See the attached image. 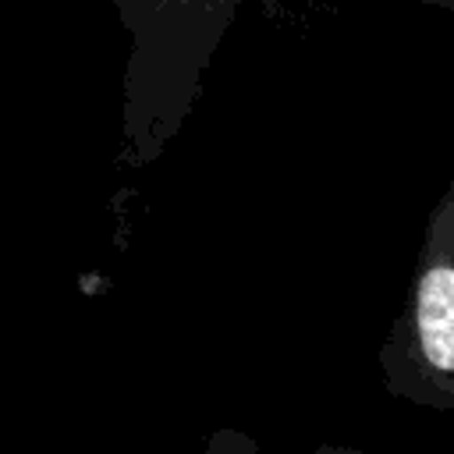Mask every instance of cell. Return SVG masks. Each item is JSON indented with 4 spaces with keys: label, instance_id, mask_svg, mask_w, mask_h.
Masks as SVG:
<instances>
[{
    "label": "cell",
    "instance_id": "obj_1",
    "mask_svg": "<svg viewBox=\"0 0 454 454\" xmlns=\"http://www.w3.org/2000/svg\"><path fill=\"white\" fill-rule=\"evenodd\" d=\"M419 351L433 372L454 376V259H433L415 291Z\"/></svg>",
    "mask_w": 454,
    "mask_h": 454
}]
</instances>
